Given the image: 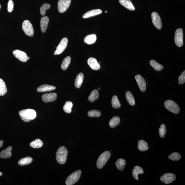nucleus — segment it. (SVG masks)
Returning <instances> with one entry per match:
<instances>
[{"instance_id": "423d86ee", "label": "nucleus", "mask_w": 185, "mask_h": 185, "mask_svg": "<svg viewBox=\"0 0 185 185\" xmlns=\"http://www.w3.org/2000/svg\"><path fill=\"white\" fill-rule=\"evenodd\" d=\"M175 44L178 47H181L184 42V33L182 29H177L175 33Z\"/></svg>"}, {"instance_id": "7ed1b4c3", "label": "nucleus", "mask_w": 185, "mask_h": 185, "mask_svg": "<svg viewBox=\"0 0 185 185\" xmlns=\"http://www.w3.org/2000/svg\"><path fill=\"white\" fill-rule=\"evenodd\" d=\"M110 156L111 154L108 151H106L101 154L97 161L96 165L97 168H103L110 158Z\"/></svg>"}, {"instance_id": "9d476101", "label": "nucleus", "mask_w": 185, "mask_h": 185, "mask_svg": "<svg viewBox=\"0 0 185 185\" xmlns=\"http://www.w3.org/2000/svg\"><path fill=\"white\" fill-rule=\"evenodd\" d=\"M68 43V40L67 38H65L62 39L59 45L56 47V50L54 52V54H59L62 53L65 50L67 47Z\"/></svg>"}, {"instance_id": "f257e3e1", "label": "nucleus", "mask_w": 185, "mask_h": 185, "mask_svg": "<svg viewBox=\"0 0 185 185\" xmlns=\"http://www.w3.org/2000/svg\"><path fill=\"white\" fill-rule=\"evenodd\" d=\"M19 114L21 119L26 122L34 120L36 117V111L33 109L23 110L19 112Z\"/></svg>"}, {"instance_id": "4be33fe9", "label": "nucleus", "mask_w": 185, "mask_h": 185, "mask_svg": "<svg viewBox=\"0 0 185 185\" xmlns=\"http://www.w3.org/2000/svg\"><path fill=\"white\" fill-rule=\"evenodd\" d=\"M97 39L96 35L94 34L89 35L86 36L84 39V42L86 44L91 45L94 43Z\"/></svg>"}, {"instance_id": "a19ab883", "label": "nucleus", "mask_w": 185, "mask_h": 185, "mask_svg": "<svg viewBox=\"0 0 185 185\" xmlns=\"http://www.w3.org/2000/svg\"><path fill=\"white\" fill-rule=\"evenodd\" d=\"M14 7V3L12 0H9L8 3V11L9 13H11L13 10Z\"/></svg>"}, {"instance_id": "6ab92c4d", "label": "nucleus", "mask_w": 185, "mask_h": 185, "mask_svg": "<svg viewBox=\"0 0 185 185\" xmlns=\"http://www.w3.org/2000/svg\"><path fill=\"white\" fill-rule=\"evenodd\" d=\"M119 2L124 7L130 10L133 11L135 10V7L130 0H119Z\"/></svg>"}, {"instance_id": "bb28decb", "label": "nucleus", "mask_w": 185, "mask_h": 185, "mask_svg": "<svg viewBox=\"0 0 185 185\" xmlns=\"http://www.w3.org/2000/svg\"><path fill=\"white\" fill-rule=\"evenodd\" d=\"M126 161L122 158L118 159L116 163V165L117 168L119 170H123L126 165Z\"/></svg>"}, {"instance_id": "f8f14e48", "label": "nucleus", "mask_w": 185, "mask_h": 185, "mask_svg": "<svg viewBox=\"0 0 185 185\" xmlns=\"http://www.w3.org/2000/svg\"><path fill=\"white\" fill-rule=\"evenodd\" d=\"M13 54L15 57L21 61L26 62L28 60V56L24 52L18 50H15L13 52Z\"/></svg>"}, {"instance_id": "c756f323", "label": "nucleus", "mask_w": 185, "mask_h": 185, "mask_svg": "<svg viewBox=\"0 0 185 185\" xmlns=\"http://www.w3.org/2000/svg\"><path fill=\"white\" fill-rule=\"evenodd\" d=\"M7 91V89L5 82L0 78V96L5 95Z\"/></svg>"}, {"instance_id": "58836bf2", "label": "nucleus", "mask_w": 185, "mask_h": 185, "mask_svg": "<svg viewBox=\"0 0 185 185\" xmlns=\"http://www.w3.org/2000/svg\"><path fill=\"white\" fill-rule=\"evenodd\" d=\"M50 7V5L49 4L47 3L44 4L40 8V14L43 16H44L45 14L46 11L47 10L49 9Z\"/></svg>"}, {"instance_id": "49530a36", "label": "nucleus", "mask_w": 185, "mask_h": 185, "mask_svg": "<svg viewBox=\"0 0 185 185\" xmlns=\"http://www.w3.org/2000/svg\"><path fill=\"white\" fill-rule=\"evenodd\" d=\"M107 12H107V11H105V13H107Z\"/></svg>"}, {"instance_id": "f03ea898", "label": "nucleus", "mask_w": 185, "mask_h": 185, "mask_svg": "<svg viewBox=\"0 0 185 185\" xmlns=\"http://www.w3.org/2000/svg\"><path fill=\"white\" fill-rule=\"evenodd\" d=\"M68 155L67 149L64 146H62L58 149L56 153V160L60 164H65L67 160Z\"/></svg>"}, {"instance_id": "20e7f679", "label": "nucleus", "mask_w": 185, "mask_h": 185, "mask_svg": "<svg viewBox=\"0 0 185 185\" xmlns=\"http://www.w3.org/2000/svg\"><path fill=\"white\" fill-rule=\"evenodd\" d=\"M81 171L78 170L70 175L66 179V184L67 185H73L76 183L80 178Z\"/></svg>"}, {"instance_id": "2eb2a0df", "label": "nucleus", "mask_w": 185, "mask_h": 185, "mask_svg": "<svg viewBox=\"0 0 185 185\" xmlns=\"http://www.w3.org/2000/svg\"><path fill=\"white\" fill-rule=\"evenodd\" d=\"M87 63H88L89 67L94 71H97L100 68V65L95 58H89L87 60Z\"/></svg>"}, {"instance_id": "a18cd8bd", "label": "nucleus", "mask_w": 185, "mask_h": 185, "mask_svg": "<svg viewBox=\"0 0 185 185\" xmlns=\"http://www.w3.org/2000/svg\"><path fill=\"white\" fill-rule=\"evenodd\" d=\"M100 89H100V87H98V90H100Z\"/></svg>"}, {"instance_id": "f3484780", "label": "nucleus", "mask_w": 185, "mask_h": 185, "mask_svg": "<svg viewBox=\"0 0 185 185\" xmlns=\"http://www.w3.org/2000/svg\"><path fill=\"white\" fill-rule=\"evenodd\" d=\"M56 89V87L53 86L44 84L41 85L38 87L37 90L38 92H44L53 91Z\"/></svg>"}, {"instance_id": "7c9ffc66", "label": "nucleus", "mask_w": 185, "mask_h": 185, "mask_svg": "<svg viewBox=\"0 0 185 185\" xmlns=\"http://www.w3.org/2000/svg\"><path fill=\"white\" fill-rule=\"evenodd\" d=\"M32 161L33 159L32 157H27L20 159L18 163L19 165L23 166L30 164L32 162Z\"/></svg>"}, {"instance_id": "4468645a", "label": "nucleus", "mask_w": 185, "mask_h": 185, "mask_svg": "<svg viewBox=\"0 0 185 185\" xmlns=\"http://www.w3.org/2000/svg\"><path fill=\"white\" fill-rule=\"evenodd\" d=\"M57 94L55 93H47L42 96V100L44 102L48 103L54 102L57 98Z\"/></svg>"}, {"instance_id": "a878e982", "label": "nucleus", "mask_w": 185, "mask_h": 185, "mask_svg": "<svg viewBox=\"0 0 185 185\" xmlns=\"http://www.w3.org/2000/svg\"><path fill=\"white\" fill-rule=\"evenodd\" d=\"M126 97L128 104L130 105L133 106L135 105V101L132 93L130 91H128L126 93Z\"/></svg>"}, {"instance_id": "1a4fd4ad", "label": "nucleus", "mask_w": 185, "mask_h": 185, "mask_svg": "<svg viewBox=\"0 0 185 185\" xmlns=\"http://www.w3.org/2000/svg\"><path fill=\"white\" fill-rule=\"evenodd\" d=\"M71 0H59L58 3V9L59 12L63 13L68 8Z\"/></svg>"}, {"instance_id": "f704fd0d", "label": "nucleus", "mask_w": 185, "mask_h": 185, "mask_svg": "<svg viewBox=\"0 0 185 185\" xmlns=\"http://www.w3.org/2000/svg\"><path fill=\"white\" fill-rule=\"evenodd\" d=\"M73 107V104L71 102H67L64 106V110L66 113L69 114L72 112V108Z\"/></svg>"}, {"instance_id": "a211bd4d", "label": "nucleus", "mask_w": 185, "mask_h": 185, "mask_svg": "<svg viewBox=\"0 0 185 185\" xmlns=\"http://www.w3.org/2000/svg\"><path fill=\"white\" fill-rule=\"evenodd\" d=\"M49 19L47 16H44L42 17L40 20V28L42 33L46 32L47 28Z\"/></svg>"}, {"instance_id": "c9c22d12", "label": "nucleus", "mask_w": 185, "mask_h": 185, "mask_svg": "<svg viewBox=\"0 0 185 185\" xmlns=\"http://www.w3.org/2000/svg\"><path fill=\"white\" fill-rule=\"evenodd\" d=\"M159 136L161 138H163L165 137V135L167 133L166 126L164 124H161L159 129Z\"/></svg>"}, {"instance_id": "72a5a7b5", "label": "nucleus", "mask_w": 185, "mask_h": 185, "mask_svg": "<svg viewBox=\"0 0 185 185\" xmlns=\"http://www.w3.org/2000/svg\"><path fill=\"white\" fill-rule=\"evenodd\" d=\"M112 106L115 109L119 108L121 107L120 103L119 100L117 96L114 95L112 97Z\"/></svg>"}, {"instance_id": "6e6552de", "label": "nucleus", "mask_w": 185, "mask_h": 185, "mask_svg": "<svg viewBox=\"0 0 185 185\" xmlns=\"http://www.w3.org/2000/svg\"><path fill=\"white\" fill-rule=\"evenodd\" d=\"M152 21L153 25L157 29L161 30L162 28V22L158 13L153 12L151 15Z\"/></svg>"}, {"instance_id": "39448f33", "label": "nucleus", "mask_w": 185, "mask_h": 185, "mask_svg": "<svg viewBox=\"0 0 185 185\" xmlns=\"http://www.w3.org/2000/svg\"><path fill=\"white\" fill-rule=\"evenodd\" d=\"M165 108L170 112L175 114H178L180 112V109L176 103L171 100H167L164 103Z\"/></svg>"}, {"instance_id": "c03bdc74", "label": "nucleus", "mask_w": 185, "mask_h": 185, "mask_svg": "<svg viewBox=\"0 0 185 185\" xmlns=\"http://www.w3.org/2000/svg\"><path fill=\"white\" fill-rule=\"evenodd\" d=\"M28 60H29V59H30V57H28Z\"/></svg>"}, {"instance_id": "2f4dec72", "label": "nucleus", "mask_w": 185, "mask_h": 185, "mask_svg": "<svg viewBox=\"0 0 185 185\" xmlns=\"http://www.w3.org/2000/svg\"><path fill=\"white\" fill-rule=\"evenodd\" d=\"M71 58L70 56H67L63 60L61 65V68L63 71H66L70 63H71Z\"/></svg>"}, {"instance_id": "aec40b11", "label": "nucleus", "mask_w": 185, "mask_h": 185, "mask_svg": "<svg viewBox=\"0 0 185 185\" xmlns=\"http://www.w3.org/2000/svg\"><path fill=\"white\" fill-rule=\"evenodd\" d=\"M13 148L9 146L6 149L2 151L0 153V157L2 158H7L10 157L12 156L11 151Z\"/></svg>"}, {"instance_id": "dca6fc26", "label": "nucleus", "mask_w": 185, "mask_h": 185, "mask_svg": "<svg viewBox=\"0 0 185 185\" xmlns=\"http://www.w3.org/2000/svg\"><path fill=\"white\" fill-rule=\"evenodd\" d=\"M102 13V10L100 9L91 10L87 12L83 15V18L86 19L89 17H94L95 15L101 14Z\"/></svg>"}, {"instance_id": "5701e85b", "label": "nucleus", "mask_w": 185, "mask_h": 185, "mask_svg": "<svg viewBox=\"0 0 185 185\" xmlns=\"http://www.w3.org/2000/svg\"><path fill=\"white\" fill-rule=\"evenodd\" d=\"M138 149L141 151H145L149 149L147 143L143 140H140L138 141Z\"/></svg>"}, {"instance_id": "9b49d317", "label": "nucleus", "mask_w": 185, "mask_h": 185, "mask_svg": "<svg viewBox=\"0 0 185 185\" xmlns=\"http://www.w3.org/2000/svg\"><path fill=\"white\" fill-rule=\"evenodd\" d=\"M160 179L165 184H170L176 180V176L172 173H167L161 176Z\"/></svg>"}, {"instance_id": "c85d7f7f", "label": "nucleus", "mask_w": 185, "mask_h": 185, "mask_svg": "<svg viewBox=\"0 0 185 185\" xmlns=\"http://www.w3.org/2000/svg\"><path fill=\"white\" fill-rule=\"evenodd\" d=\"M99 97V92L98 90L96 89L91 91L90 95L88 97V100L89 102H93L94 101L98 99Z\"/></svg>"}, {"instance_id": "de8ad7c7", "label": "nucleus", "mask_w": 185, "mask_h": 185, "mask_svg": "<svg viewBox=\"0 0 185 185\" xmlns=\"http://www.w3.org/2000/svg\"><path fill=\"white\" fill-rule=\"evenodd\" d=\"M1 5H0V9H1Z\"/></svg>"}, {"instance_id": "79ce46f5", "label": "nucleus", "mask_w": 185, "mask_h": 185, "mask_svg": "<svg viewBox=\"0 0 185 185\" xmlns=\"http://www.w3.org/2000/svg\"><path fill=\"white\" fill-rule=\"evenodd\" d=\"M3 144V140H1L0 141V148H1L2 147Z\"/></svg>"}, {"instance_id": "4c0bfd02", "label": "nucleus", "mask_w": 185, "mask_h": 185, "mask_svg": "<svg viewBox=\"0 0 185 185\" xmlns=\"http://www.w3.org/2000/svg\"><path fill=\"white\" fill-rule=\"evenodd\" d=\"M181 156L179 153L174 152L168 156V158L172 161H178L181 158Z\"/></svg>"}, {"instance_id": "0eeeda50", "label": "nucleus", "mask_w": 185, "mask_h": 185, "mask_svg": "<svg viewBox=\"0 0 185 185\" xmlns=\"http://www.w3.org/2000/svg\"><path fill=\"white\" fill-rule=\"evenodd\" d=\"M22 30L27 36H34V31L32 25L30 21L25 20L22 25Z\"/></svg>"}, {"instance_id": "37998d69", "label": "nucleus", "mask_w": 185, "mask_h": 185, "mask_svg": "<svg viewBox=\"0 0 185 185\" xmlns=\"http://www.w3.org/2000/svg\"><path fill=\"white\" fill-rule=\"evenodd\" d=\"M2 175H3L2 173L1 172H0V177L1 176H2Z\"/></svg>"}, {"instance_id": "ea45409f", "label": "nucleus", "mask_w": 185, "mask_h": 185, "mask_svg": "<svg viewBox=\"0 0 185 185\" xmlns=\"http://www.w3.org/2000/svg\"><path fill=\"white\" fill-rule=\"evenodd\" d=\"M179 81L178 83L180 84H184L185 82V71L183 72V73L181 74L179 78Z\"/></svg>"}, {"instance_id": "473e14b6", "label": "nucleus", "mask_w": 185, "mask_h": 185, "mask_svg": "<svg viewBox=\"0 0 185 185\" xmlns=\"http://www.w3.org/2000/svg\"><path fill=\"white\" fill-rule=\"evenodd\" d=\"M43 145V142L39 139H36L35 140L30 144L31 147L35 148V149H38V148L41 147Z\"/></svg>"}, {"instance_id": "412c9836", "label": "nucleus", "mask_w": 185, "mask_h": 185, "mask_svg": "<svg viewBox=\"0 0 185 185\" xmlns=\"http://www.w3.org/2000/svg\"><path fill=\"white\" fill-rule=\"evenodd\" d=\"M144 171L142 168L141 167L137 165L134 167L132 170V175L135 179L138 180V175L140 174H143Z\"/></svg>"}, {"instance_id": "ddd939ff", "label": "nucleus", "mask_w": 185, "mask_h": 185, "mask_svg": "<svg viewBox=\"0 0 185 185\" xmlns=\"http://www.w3.org/2000/svg\"><path fill=\"white\" fill-rule=\"evenodd\" d=\"M135 77L140 90L143 92L145 91L146 89V83L145 79L139 75H136Z\"/></svg>"}, {"instance_id": "cd10ccee", "label": "nucleus", "mask_w": 185, "mask_h": 185, "mask_svg": "<svg viewBox=\"0 0 185 185\" xmlns=\"http://www.w3.org/2000/svg\"><path fill=\"white\" fill-rule=\"evenodd\" d=\"M150 65L156 71H161L163 69V66L161 64L158 63L154 60H152L150 61Z\"/></svg>"}, {"instance_id": "393cba45", "label": "nucleus", "mask_w": 185, "mask_h": 185, "mask_svg": "<svg viewBox=\"0 0 185 185\" xmlns=\"http://www.w3.org/2000/svg\"><path fill=\"white\" fill-rule=\"evenodd\" d=\"M120 122V119L119 117L117 116H114L110 121L109 125L111 128H114L119 125Z\"/></svg>"}, {"instance_id": "b1692460", "label": "nucleus", "mask_w": 185, "mask_h": 185, "mask_svg": "<svg viewBox=\"0 0 185 185\" xmlns=\"http://www.w3.org/2000/svg\"><path fill=\"white\" fill-rule=\"evenodd\" d=\"M84 79V75L82 73H80L78 74L76 77L75 81V87L77 88H79L81 87L83 82Z\"/></svg>"}, {"instance_id": "e433bc0d", "label": "nucleus", "mask_w": 185, "mask_h": 185, "mask_svg": "<svg viewBox=\"0 0 185 185\" xmlns=\"http://www.w3.org/2000/svg\"><path fill=\"white\" fill-rule=\"evenodd\" d=\"M87 115L90 117H98L101 115V112L98 110H92L89 111Z\"/></svg>"}]
</instances>
